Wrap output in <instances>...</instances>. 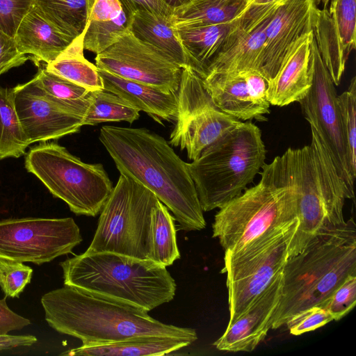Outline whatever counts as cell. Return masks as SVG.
Returning a JSON list of instances; mask_svg holds the SVG:
<instances>
[{
  "instance_id": "6da1fadb",
  "label": "cell",
  "mask_w": 356,
  "mask_h": 356,
  "mask_svg": "<svg viewBox=\"0 0 356 356\" xmlns=\"http://www.w3.org/2000/svg\"><path fill=\"white\" fill-rule=\"evenodd\" d=\"M99 139L120 174L151 191L170 209L179 229L205 228L195 184L187 163L161 136L146 128L104 126Z\"/></svg>"
},
{
  "instance_id": "7a4b0ae2",
  "label": "cell",
  "mask_w": 356,
  "mask_h": 356,
  "mask_svg": "<svg viewBox=\"0 0 356 356\" xmlns=\"http://www.w3.org/2000/svg\"><path fill=\"white\" fill-rule=\"evenodd\" d=\"M261 177L219 209L212 225L226 253H234L298 226L297 188L287 151L261 168Z\"/></svg>"
},
{
  "instance_id": "3957f363",
  "label": "cell",
  "mask_w": 356,
  "mask_h": 356,
  "mask_svg": "<svg viewBox=\"0 0 356 356\" xmlns=\"http://www.w3.org/2000/svg\"><path fill=\"white\" fill-rule=\"evenodd\" d=\"M44 318L56 332L80 339L83 346L105 344L140 336L197 339L195 330L169 325L147 312L64 285L41 298Z\"/></svg>"
},
{
  "instance_id": "277c9868",
  "label": "cell",
  "mask_w": 356,
  "mask_h": 356,
  "mask_svg": "<svg viewBox=\"0 0 356 356\" xmlns=\"http://www.w3.org/2000/svg\"><path fill=\"white\" fill-rule=\"evenodd\" d=\"M351 274H356V226L353 218L329 226L298 254L288 258L282 271V292L272 318L278 329L297 312L323 306Z\"/></svg>"
},
{
  "instance_id": "5b68a950",
  "label": "cell",
  "mask_w": 356,
  "mask_h": 356,
  "mask_svg": "<svg viewBox=\"0 0 356 356\" xmlns=\"http://www.w3.org/2000/svg\"><path fill=\"white\" fill-rule=\"evenodd\" d=\"M64 285L146 312L171 301L176 284L165 266L108 252H83L59 264Z\"/></svg>"
},
{
  "instance_id": "8992f818",
  "label": "cell",
  "mask_w": 356,
  "mask_h": 356,
  "mask_svg": "<svg viewBox=\"0 0 356 356\" xmlns=\"http://www.w3.org/2000/svg\"><path fill=\"white\" fill-rule=\"evenodd\" d=\"M310 128V145L286 149L297 188L298 218L289 257L300 253L324 228L345 222L344 186L322 139Z\"/></svg>"
},
{
  "instance_id": "52a82bcc",
  "label": "cell",
  "mask_w": 356,
  "mask_h": 356,
  "mask_svg": "<svg viewBox=\"0 0 356 356\" xmlns=\"http://www.w3.org/2000/svg\"><path fill=\"white\" fill-rule=\"evenodd\" d=\"M259 128L242 122L205 149L187 167L203 211L220 209L242 193L265 163Z\"/></svg>"
},
{
  "instance_id": "ba28073f",
  "label": "cell",
  "mask_w": 356,
  "mask_h": 356,
  "mask_svg": "<svg viewBox=\"0 0 356 356\" xmlns=\"http://www.w3.org/2000/svg\"><path fill=\"white\" fill-rule=\"evenodd\" d=\"M25 168L79 216H96L113 188L102 164L84 163L56 143L31 148Z\"/></svg>"
},
{
  "instance_id": "9c48e42d",
  "label": "cell",
  "mask_w": 356,
  "mask_h": 356,
  "mask_svg": "<svg viewBox=\"0 0 356 356\" xmlns=\"http://www.w3.org/2000/svg\"><path fill=\"white\" fill-rule=\"evenodd\" d=\"M149 189L120 174L100 211L87 253L108 252L147 259L150 213L157 200Z\"/></svg>"
},
{
  "instance_id": "30bf717a",
  "label": "cell",
  "mask_w": 356,
  "mask_h": 356,
  "mask_svg": "<svg viewBox=\"0 0 356 356\" xmlns=\"http://www.w3.org/2000/svg\"><path fill=\"white\" fill-rule=\"evenodd\" d=\"M297 227L234 253L225 254L229 320L243 314L282 273Z\"/></svg>"
},
{
  "instance_id": "8fae6325",
  "label": "cell",
  "mask_w": 356,
  "mask_h": 356,
  "mask_svg": "<svg viewBox=\"0 0 356 356\" xmlns=\"http://www.w3.org/2000/svg\"><path fill=\"white\" fill-rule=\"evenodd\" d=\"M177 98V115L170 144L186 149L190 160L197 159L205 149L241 123L216 108L203 79L189 67L182 68Z\"/></svg>"
},
{
  "instance_id": "7c38bea8",
  "label": "cell",
  "mask_w": 356,
  "mask_h": 356,
  "mask_svg": "<svg viewBox=\"0 0 356 356\" xmlns=\"http://www.w3.org/2000/svg\"><path fill=\"white\" fill-rule=\"evenodd\" d=\"M309 74L311 86L299 103L305 119L327 148L348 199L354 198L353 174L345 139L335 85L322 60L313 38L310 46Z\"/></svg>"
},
{
  "instance_id": "4fadbf2b",
  "label": "cell",
  "mask_w": 356,
  "mask_h": 356,
  "mask_svg": "<svg viewBox=\"0 0 356 356\" xmlns=\"http://www.w3.org/2000/svg\"><path fill=\"white\" fill-rule=\"evenodd\" d=\"M83 238L72 218L0 220V258L36 265L72 253Z\"/></svg>"
},
{
  "instance_id": "5bb4252c",
  "label": "cell",
  "mask_w": 356,
  "mask_h": 356,
  "mask_svg": "<svg viewBox=\"0 0 356 356\" xmlns=\"http://www.w3.org/2000/svg\"><path fill=\"white\" fill-rule=\"evenodd\" d=\"M97 68L149 85L165 92L179 90L182 68L130 31L117 42L96 54Z\"/></svg>"
},
{
  "instance_id": "9a60e30c",
  "label": "cell",
  "mask_w": 356,
  "mask_h": 356,
  "mask_svg": "<svg viewBox=\"0 0 356 356\" xmlns=\"http://www.w3.org/2000/svg\"><path fill=\"white\" fill-rule=\"evenodd\" d=\"M15 109L29 143L76 133L83 116L48 95L34 77L14 88Z\"/></svg>"
},
{
  "instance_id": "2e32d148",
  "label": "cell",
  "mask_w": 356,
  "mask_h": 356,
  "mask_svg": "<svg viewBox=\"0 0 356 356\" xmlns=\"http://www.w3.org/2000/svg\"><path fill=\"white\" fill-rule=\"evenodd\" d=\"M314 0H280L267 26L259 72L268 81L278 72L293 44L314 30Z\"/></svg>"
},
{
  "instance_id": "e0dca14e",
  "label": "cell",
  "mask_w": 356,
  "mask_h": 356,
  "mask_svg": "<svg viewBox=\"0 0 356 356\" xmlns=\"http://www.w3.org/2000/svg\"><path fill=\"white\" fill-rule=\"evenodd\" d=\"M282 292V273L213 345L227 352H251L267 336Z\"/></svg>"
},
{
  "instance_id": "ac0fdd59",
  "label": "cell",
  "mask_w": 356,
  "mask_h": 356,
  "mask_svg": "<svg viewBox=\"0 0 356 356\" xmlns=\"http://www.w3.org/2000/svg\"><path fill=\"white\" fill-rule=\"evenodd\" d=\"M313 31L304 34L291 47L278 72L268 81L267 91L270 104L284 106L299 102L311 86L309 63Z\"/></svg>"
},
{
  "instance_id": "d6986e66",
  "label": "cell",
  "mask_w": 356,
  "mask_h": 356,
  "mask_svg": "<svg viewBox=\"0 0 356 356\" xmlns=\"http://www.w3.org/2000/svg\"><path fill=\"white\" fill-rule=\"evenodd\" d=\"M273 14L248 31L236 28L231 21L230 31L220 49L208 65L207 74L209 72H242L247 70L259 72L266 31Z\"/></svg>"
},
{
  "instance_id": "ffe728a7",
  "label": "cell",
  "mask_w": 356,
  "mask_h": 356,
  "mask_svg": "<svg viewBox=\"0 0 356 356\" xmlns=\"http://www.w3.org/2000/svg\"><path fill=\"white\" fill-rule=\"evenodd\" d=\"M131 11L121 0H89L83 49L99 54L130 31Z\"/></svg>"
},
{
  "instance_id": "44dd1931",
  "label": "cell",
  "mask_w": 356,
  "mask_h": 356,
  "mask_svg": "<svg viewBox=\"0 0 356 356\" xmlns=\"http://www.w3.org/2000/svg\"><path fill=\"white\" fill-rule=\"evenodd\" d=\"M103 89L111 92L137 111L154 119L176 120L178 109L177 92H165L156 87L124 79L98 68Z\"/></svg>"
},
{
  "instance_id": "7402d4cb",
  "label": "cell",
  "mask_w": 356,
  "mask_h": 356,
  "mask_svg": "<svg viewBox=\"0 0 356 356\" xmlns=\"http://www.w3.org/2000/svg\"><path fill=\"white\" fill-rule=\"evenodd\" d=\"M18 50L38 65L56 60L74 40L47 21L33 6L24 17L15 35Z\"/></svg>"
},
{
  "instance_id": "603a6c76",
  "label": "cell",
  "mask_w": 356,
  "mask_h": 356,
  "mask_svg": "<svg viewBox=\"0 0 356 356\" xmlns=\"http://www.w3.org/2000/svg\"><path fill=\"white\" fill-rule=\"evenodd\" d=\"M203 83L216 108L238 120L262 119L269 113L252 101L242 72H209Z\"/></svg>"
},
{
  "instance_id": "cb8c5ba5",
  "label": "cell",
  "mask_w": 356,
  "mask_h": 356,
  "mask_svg": "<svg viewBox=\"0 0 356 356\" xmlns=\"http://www.w3.org/2000/svg\"><path fill=\"white\" fill-rule=\"evenodd\" d=\"M130 31L139 40L156 48L181 68L191 67L170 15L138 8L133 15Z\"/></svg>"
},
{
  "instance_id": "d4e9b609",
  "label": "cell",
  "mask_w": 356,
  "mask_h": 356,
  "mask_svg": "<svg viewBox=\"0 0 356 356\" xmlns=\"http://www.w3.org/2000/svg\"><path fill=\"white\" fill-rule=\"evenodd\" d=\"M192 343L183 339L161 336H140L113 343L83 346L61 353L68 356H161Z\"/></svg>"
},
{
  "instance_id": "484cf974",
  "label": "cell",
  "mask_w": 356,
  "mask_h": 356,
  "mask_svg": "<svg viewBox=\"0 0 356 356\" xmlns=\"http://www.w3.org/2000/svg\"><path fill=\"white\" fill-rule=\"evenodd\" d=\"M232 23L183 27L177 29L190 66L200 77L207 75L208 65L222 46Z\"/></svg>"
},
{
  "instance_id": "4316f807",
  "label": "cell",
  "mask_w": 356,
  "mask_h": 356,
  "mask_svg": "<svg viewBox=\"0 0 356 356\" xmlns=\"http://www.w3.org/2000/svg\"><path fill=\"white\" fill-rule=\"evenodd\" d=\"M248 0H191L173 9L176 29L230 22L245 8Z\"/></svg>"
},
{
  "instance_id": "83f0119b",
  "label": "cell",
  "mask_w": 356,
  "mask_h": 356,
  "mask_svg": "<svg viewBox=\"0 0 356 356\" xmlns=\"http://www.w3.org/2000/svg\"><path fill=\"white\" fill-rule=\"evenodd\" d=\"M355 8L356 0H330L327 8H318L315 19L346 58L356 45Z\"/></svg>"
},
{
  "instance_id": "f1b7e54d",
  "label": "cell",
  "mask_w": 356,
  "mask_h": 356,
  "mask_svg": "<svg viewBox=\"0 0 356 356\" xmlns=\"http://www.w3.org/2000/svg\"><path fill=\"white\" fill-rule=\"evenodd\" d=\"M179 258L175 218L157 199L150 213L147 259L167 267Z\"/></svg>"
},
{
  "instance_id": "f546056e",
  "label": "cell",
  "mask_w": 356,
  "mask_h": 356,
  "mask_svg": "<svg viewBox=\"0 0 356 356\" xmlns=\"http://www.w3.org/2000/svg\"><path fill=\"white\" fill-rule=\"evenodd\" d=\"M83 33L84 31L56 60L46 64L44 67L92 92L103 89V83L97 67L84 56Z\"/></svg>"
},
{
  "instance_id": "4dcf8cb0",
  "label": "cell",
  "mask_w": 356,
  "mask_h": 356,
  "mask_svg": "<svg viewBox=\"0 0 356 356\" xmlns=\"http://www.w3.org/2000/svg\"><path fill=\"white\" fill-rule=\"evenodd\" d=\"M33 6L47 21L72 40L86 27L89 0H35Z\"/></svg>"
},
{
  "instance_id": "1f68e13d",
  "label": "cell",
  "mask_w": 356,
  "mask_h": 356,
  "mask_svg": "<svg viewBox=\"0 0 356 356\" xmlns=\"http://www.w3.org/2000/svg\"><path fill=\"white\" fill-rule=\"evenodd\" d=\"M29 145L15 109L14 88L0 87V160L21 156Z\"/></svg>"
},
{
  "instance_id": "d6a6232c",
  "label": "cell",
  "mask_w": 356,
  "mask_h": 356,
  "mask_svg": "<svg viewBox=\"0 0 356 356\" xmlns=\"http://www.w3.org/2000/svg\"><path fill=\"white\" fill-rule=\"evenodd\" d=\"M88 106L83 125H96L106 122L125 121L132 123L139 117V111L116 95L104 89L90 92Z\"/></svg>"
},
{
  "instance_id": "836d02e7",
  "label": "cell",
  "mask_w": 356,
  "mask_h": 356,
  "mask_svg": "<svg viewBox=\"0 0 356 356\" xmlns=\"http://www.w3.org/2000/svg\"><path fill=\"white\" fill-rule=\"evenodd\" d=\"M39 67L35 77L43 90L56 101L74 109L84 117L88 106L87 95L90 91L48 71L44 67Z\"/></svg>"
},
{
  "instance_id": "e575fe53",
  "label": "cell",
  "mask_w": 356,
  "mask_h": 356,
  "mask_svg": "<svg viewBox=\"0 0 356 356\" xmlns=\"http://www.w3.org/2000/svg\"><path fill=\"white\" fill-rule=\"evenodd\" d=\"M342 127L348 147L350 165L356 176V77L348 90L337 97Z\"/></svg>"
},
{
  "instance_id": "d590c367",
  "label": "cell",
  "mask_w": 356,
  "mask_h": 356,
  "mask_svg": "<svg viewBox=\"0 0 356 356\" xmlns=\"http://www.w3.org/2000/svg\"><path fill=\"white\" fill-rule=\"evenodd\" d=\"M33 272L22 262L0 258V288L5 297L19 298L31 282Z\"/></svg>"
},
{
  "instance_id": "8d00e7d4",
  "label": "cell",
  "mask_w": 356,
  "mask_h": 356,
  "mask_svg": "<svg viewBox=\"0 0 356 356\" xmlns=\"http://www.w3.org/2000/svg\"><path fill=\"white\" fill-rule=\"evenodd\" d=\"M356 303V274L349 275L333 291L322 307L339 321L346 316Z\"/></svg>"
},
{
  "instance_id": "74e56055",
  "label": "cell",
  "mask_w": 356,
  "mask_h": 356,
  "mask_svg": "<svg viewBox=\"0 0 356 356\" xmlns=\"http://www.w3.org/2000/svg\"><path fill=\"white\" fill-rule=\"evenodd\" d=\"M332 321L334 318L327 309L314 305L297 312L285 325L290 334L298 336L316 330Z\"/></svg>"
},
{
  "instance_id": "f35d334b",
  "label": "cell",
  "mask_w": 356,
  "mask_h": 356,
  "mask_svg": "<svg viewBox=\"0 0 356 356\" xmlns=\"http://www.w3.org/2000/svg\"><path fill=\"white\" fill-rule=\"evenodd\" d=\"M35 0H0V30L15 37L24 17L29 12Z\"/></svg>"
},
{
  "instance_id": "ab89813d",
  "label": "cell",
  "mask_w": 356,
  "mask_h": 356,
  "mask_svg": "<svg viewBox=\"0 0 356 356\" xmlns=\"http://www.w3.org/2000/svg\"><path fill=\"white\" fill-rule=\"evenodd\" d=\"M29 58L18 50L15 38L0 30V76Z\"/></svg>"
},
{
  "instance_id": "60d3db41",
  "label": "cell",
  "mask_w": 356,
  "mask_h": 356,
  "mask_svg": "<svg viewBox=\"0 0 356 356\" xmlns=\"http://www.w3.org/2000/svg\"><path fill=\"white\" fill-rule=\"evenodd\" d=\"M252 101L265 110L269 111L270 103L268 101L267 91L268 81L255 70L242 72Z\"/></svg>"
},
{
  "instance_id": "b9f144b4",
  "label": "cell",
  "mask_w": 356,
  "mask_h": 356,
  "mask_svg": "<svg viewBox=\"0 0 356 356\" xmlns=\"http://www.w3.org/2000/svg\"><path fill=\"white\" fill-rule=\"evenodd\" d=\"M31 321L12 311L8 306L6 297L0 299V335L8 334L30 325Z\"/></svg>"
},
{
  "instance_id": "7bdbcfd3",
  "label": "cell",
  "mask_w": 356,
  "mask_h": 356,
  "mask_svg": "<svg viewBox=\"0 0 356 356\" xmlns=\"http://www.w3.org/2000/svg\"><path fill=\"white\" fill-rule=\"evenodd\" d=\"M133 13L138 8L151 10L166 15H172L173 10L163 0H121Z\"/></svg>"
},
{
  "instance_id": "ee69618b",
  "label": "cell",
  "mask_w": 356,
  "mask_h": 356,
  "mask_svg": "<svg viewBox=\"0 0 356 356\" xmlns=\"http://www.w3.org/2000/svg\"><path fill=\"white\" fill-rule=\"evenodd\" d=\"M37 338L28 335H0V350H8L21 346H31L37 342Z\"/></svg>"
},
{
  "instance_id": "f6af8a7d",
  "label": "cell",
  "mask_w": 356,
  "mask_h": 356,
  "mask_svg": "<svg viewBox=\"0 0 356 356\" xmlns=\"http://www.w3.org/2000/svg\"><path fill=\"white\" fill-rule=\"evenodd\" d=\"M171 8L175 9L186 5L191 0H163Z\"/></svg>"
},
{
  "instance_id": "bcb514c9",
  "label": "cell",
  "mask_w": 356,
  "mask_h": 356,
  "mask_svg": "<svg viewBox=\"0 0 356 356\" xmlns=\"http://www.w3.org/2000/svg\"><path fill=\"white\" fill-rule=\"evenodd\" d=\"M316 6L323 5V8H327L330 2V0H314Z\"/></svg>"
},
{
  "instance_id": "7dc6e473",
  "label": "cell",
  "mask_w": 356,
  "mask_h": 356,
  "mask_svg": "<svg viewBox=\"0 0 356 356\" xmlns=\"http://www.w3.org/2000/svg\"><path fill=\"white\" fill-rule=\"evenodd\" d=\"M251 1H252V0H248V3L250 2Z\"/></svg>"
}]
</instances>
